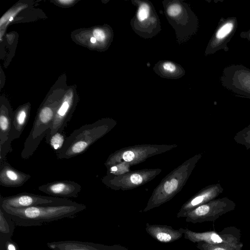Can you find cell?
Returning <instances> with one entry per match:
<instances>
[{"label":"cell","instance_id":"20","mask_svg":"<svg viewBox=\"0 0 250 250\" xmlns=\"http://www.w3.org/2000/svg\"><path fill=\"white\" fill-rule=\"evenodd\" d=\"M14 114L8 108H1L0 113V146L5 143L8 139Z\"/></svg>","mask_w":250,"mask_h":250},{"label":"cell","instance_id":"19","mask_svg":"<svg viewBox=\"0 0 250 250\" xmlns=\"http://www.w3.org/2000/svg\"><path fill=\"white\" fill-rule=\"evenodd\" d=\"M15 226L12 218L0 207V250H3L7 241L12 239Z\"/></svg>","mask_w":250,"mask_h":250},{"label":"cell","instance_id":"11","mask_svg":"<svg viewBox=\"0 0 250 250\" xmlns=\"http://www.w3.org/2000/svg\"><path fill=\"white\" fill-rule=\"evenodd\" d=\"M237 26L236 17H230L226 19L221 18L207 44L205 56L213 54L220 50H223L225 52L228 51L229 48L227 44L236 32Z\"/></svg>","mask_w":250,"mask_h":250},{"label":"cell","instance_id":"7","mask_svg":"<svg viewBox=\"0 0 250 250\" xmlns=\"http://www.w3.org/2000/svg\"><path fill=\"white\" fill-rule=\"evenodd\" d=\"M162 170L161 168H144L129 171L118 175L106 174L102 183L115 190L133 189L144 185L154 179Z\"/></svg>","mask_w":250,"mask_h":250},{"label":"cell","instance_id":"9","mask_svg":"<svg viewBox=\"0 0 250 250\" xmlns=\"http://www.w3.org/2000/svg\"><path fill=\"white\" fill-rule=\"evenodd\" d=\"M235 207L234 203L227 198L211 200L187 212L184 217L187 222L192 223L213 222Z\"/></svg>","mask_w":250,"mask_h":250},{"label":"cell","instance_id":"2","mask_svg":"<svg viewBox=\"0 0 250 250\" xmlns=\"http://www.w3.org/2000/svg\"><path fill=\"white\" fill-rule=\"evenodd\" d=\"M117 124V121L112 118H102L74 130L66 137L62 148L56 153L58 159H68L84 153Z\"/></svg>","mask_w":250,"mask_h":250},{"label":"cell","instance_id":"3","mask_svg":"<svg viewBox=\"0 0 250 250\" xmlns=\"http://www.w3.org/2000/svg\"><path fill=\"white\" fill-rule=\"evenodd\" d=\"M177 146L176 144H143L121 148L110 154L105 161L104 165L107 168L106 174L118 175L128 172L130 167Z\"/></svg>","mask_w":250,"mask_h":250},{"label":"cell","instance_id":"15","mask_svg":"<svg viewBox=\"0 0 250 250\" xmlns=\"http://www.w3.org/2000/svg\"><path fill=\"white\" fill-rule=\"evenodd\" d=\"M31 176L13 167L6 161L0 164V185L5 187H19Z\"/></svg>","mask_w":250,"mask_h":250},{"label":"cell","instance_id":"21","mask_svg":"<svg viewBox=\"0 0 250 250\" xmlns=\"http://www.w3.org/2000/svg\"><path fill=\"white\" fill-rule=\"evenodd\" d=\"M243 243L239 244H209L204 242L197 243L196 247L200 250H242Z\"/></svg>","mask_w":250,"mask_h":250},{"label":"cell","instance_id":"12","mask_svg":"<svg viewBox=\"0 0 250 250\" xmlns=\"http://www.w3.org/2000/svg\"><path fill=\"white\" fill-rule=\"evenodd\" d=\"M63 198L22 192L16 195L3 197L0 195V206L15 208H23L40 204L57 202Z\"/></svg>","mask_w":250,"mask_h":250},{"label":"cell","instance_id":"18","mask_svg":"<svg viewBox=\"0 0 250 250\" xmlns=\"http://www.w3.org/2000/svg\"><path fill=\"white\" fill-rule=\"evenodd\" d=\"M154 71L163 78L177 79L185 75L186 71L180 64L171 61H159L153 67Z\"/></svg>","mask_w":250,"mask_h":250},{"label":"cell","instance_id":"27","mask_svg":"<svg viewBox=\"0 0 250 250\" xmlns=\"http://www.w3.org/2000/svg\"><path fill=\"white\" fill-rule=\"evenodd\" d=\"M12 20H13V17H10V18L9 19V21H12Z\"/></svg>","mask_w":250,"mask_h":250},{"label":"cell","instance_id":"1","mask_svg":"<svg viewBox=\"0 0 250 250\" xmlns=\"http://www.w3.org/2000/svg\"><path fill=\"white\" fill-rule=\"evenodd\" d=\"M20 227L40 226L64 218H73L86 207L67 198L53 203L40 204L23 208L1 206Z\"/></svg>","mask_w":250,"mask_h":250},{"label":"cell","instance_id":"16","mask_svg":"<svg viewBox=\"0 0 250 250\" xmlns=\"http://www.w3.org/2000/svg\"><path fill=\"white\" fill-rule=\"evenodd\" d=\"M146 230L153 238L163 243L175 241L184 234L180 229H175L169 226L150 225L149 223L146 225Z\"/></svg>","mask_w":250,"mask_h":250},{"label":"cell","instance_id":"22","mask_svg":"<svg viewBox=\"0 0 250 250\" xmlns=\"http://www.w3.org/2000/svg\"><path fill=\"white\" fill-rule=\"evenodd\" d=\"M66 137L64 131L57 132L53 135L47 134L45 136L47 143L55 151L56 153L62 148Z\"/></svg>","mask_w":250,"mask_h":250},{"label":"cell","instance_id":"13","mask_svg":"<svg viewBox=\"0 0 250 250\" xmlns=\"http://www.w3.org/2000/svg\"><path fill=\"white\" fill-rule=\"evenodd\" d=\"M40 191L51 196L67 198H77L82 190V186L70 180L56 181L39 187Z\"/></svg>","mask_w":250,"mask_h":250},{"label":"cell","instance_id":"23","mask_svg":"<svg viewBox=\"0 0 250 250\" xmlns=\"http://www.w3.org/2000/svg\"><path fill=\"white\" fill-rule=\"evenodd\" d=\"M3 250H20L17 244L12 239L7 241Z\"/></svg>","mask_w":250,"mask_h":250},{"label":"cell","instance_id":"25","mask_svg":"<svg viewBox=\"0 0 250 250\" xmlns=\"http://www.w3.org/2000/svg\"><path fill=\"white\" fill-rule=\"evenodd\" d=\"M90 42H92V43H95L96 42V39L94 38V37H92L91 39H90Z\"/></svg>","mask_w":250,"mask_h":250},{"label":"cell","instance_id":"4","mask_svg":"<svg viewBox=\"0 0 250 250\" xmlns=\"http://www.w3.org/2000/svg\"><path fill=\"white\" fill-rule=\"evenodd\" d=\"M201 157L200 154L194 155L166 175L154 189L143 211L160 207L178 194L186 184Z\"/></svg>","mask_w":250,"mask_h":250},{"label":"cell","instance_id":"8","mask_svg":"<svg viewBox=\"0 0 250 250\" xmlns=\"http://www.w3.org/2000/svg\"><path fill=\"white\" fill-rule=\"evenodd\" d=\"M222 85L236 96L250 99V69L240 64L226 66L220 77Z\"/></svg>","mask_w":250,"mask_h":250},{"label":"cell","instance_id":"6","mask_svg":"<svg viewBox=\"0 0 250 250\" xmlns=\"http://www.w3.org/2000/svg\"><path fill=\"white\" fill-rule=\"evenodd\" d=\"M137 6L136 14L131 20L133 30L146 39L152 38L162 30L159 16L152 3L148 0H132Z\"/></svg>","mask_w":250,"mask_h":250},{"label":"cell","instance_id":"14","mask_svg":"<svg viewBox=\"0 0 250 250\" xmlns=\"http://www.w3.org/2000/svg\"><path fill=\"white\" fill-rule=\"evenodd\" d=\"M48 248L52 250H128L120 245H104L101 244L76 240H65L48 242Z\"/></svg>","mask_w":250,"mask_h":250},{"label":"cell","instance_id":"26","mask_svg":"<svg viewBox=\"0 0 250 250\" xmlns=\"http://www.w3.org/2000/svg\"><path fill=\"white\" fill-rule=\"evenodd\" d=\"M60 1L62 2V3H64V2L65 3H68V4L69 3H71V2H72V1H71V0L70 1V0H67V1H66V0H65V1L61 0V1Z\"/></svg>","mask_w":250,"mask_h":250},{"label":"cell","instance_id":"5","mask_svg":"<svg viewBox=\"0 0 250 250\" xmlns=\"http://www.w3.org/2000/svg\"><path fill=\"white\" fill-rule=\"evenodd\" d=\"M164 13L175 32L179 44H183L194 36L199 28V20L189 5L180 0L163 1Z\"/></svg>","mask_w":250,"mask_h":250},{"label":"cell","instance_id":"10","mask_svg":"<svg viewBox=\"0 0 250 250\" xmlns=\"http://www.w3.org/2000/svg\"><path fill=\"white\" fill-rule=\"evenodd\" d=\"M186 239L193 243L204 242L209 244H239L240 241V230L235 227H227L221 231H208L198 232L189 230L187 228H180Z\"/></svg>","mask_w":250,"mask_h":250},{"label":"cell","instance_id":"17","mask_svg":"<svg viewBox=\"0 0 250 250\" xmlns=\"http://www.w3.org/2000/svg\"><path fill=\"white\" fill-rule=\"evenodd\" d=\"M217 194L214 188L202 189L187 200L181 207L177 214L178 218L184 217L188 212L195 208L211 201Z\"/></svg>","mask_w":250,"mask_h":250},{"label":"cell","instance_id":"24","mask_svg":"<svg viewBox=\"0 0 250 250\" xmlns=\"http://www.w3.org/2000/svg\"><path fill=\"white\" fill-rule=\"evenodd\" d=\"M241 38L247 39L250 42V29L247 31H242L240 34Z\"/></svg>","mask_w":250,"mask_h":250}]
</instances>
